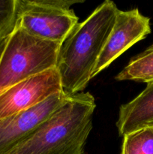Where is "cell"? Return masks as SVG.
<instances>
[{
  "label": "cell",
  "instance_id": "obj_1",
  "mask_svg": "<svg viewBox=\"0 0 153 154\" xmlns=\"http://www.w3.org/2000/svg\"><path fill=\"white\" fill-rule=\"evenodd\" d=\"M118 8L106 0L76 26L60 47L56 69L62 92H83L94 70L116 20Z\"/></svg>",
  "mask_w": 153,
  "mask_h": 154
},
{
  "label": "cell",
  "instance_id": "obj_2",
  "mask_svg": "<svg viewBox=\"0 0 153 154\" xmlns=\"http://www.w3.org/2000/svg\"><path fill=\"white\" fill-rule=\"evenodd\" d=\"M96 104L88 92L66 102L25 140L6 154H86Z\"/></svg>",
  "mask_w": 153,
  "mask_h": 154
},
{
  "label": "cell",
  "instance_id": "obj_3",
  "mask_svg": "<svg viewBox=\"0 0 153 154\" xmlns=\"http://www.w3.org/2000/svg\"><path fill=\"white\" fill-rule=\"evenodd\" d=\"M60 47L16 26L0 57V93L26 78L56 68Z\"/></svg>",
  "mask_w": 153,
  "mask_h": 154
},
{
  "label": "cell",
  "instance_id": "obj_4",
  "mask_svg": "<svg viewBox=\"0 0 153 154\" xmlns=\"http://www.w3.org/2000/svg\"><path fill=\"white\" fill-rule=\"evenodd\" d=\"M78 20L71 8L55 7L46 0H18L16 26L39 38L62 45Z\"/></svg>",
  "mask_w": 153,
  "mask_h": 154
},
{
  "label": "cell",
  "instance_id": "obj_5",
  "mask_svg": "<svg viewBox=\"0 0 153 154\" xmlns=\"http://www.w3.org/2000/svg\"><path fill=\"white\" fill-rule=\"evenodd\" d=\"M61 92L56 68L26 78L0 93V119L36 106Z\"/></svg>",
  "mask_w": 153,
  "mask_h": 154
},
{
  "label": "cell",
  "instance_id": "obj_6",
  "mask_svg": "<svg viewBox=\"0 0 153 154\" xmlns=\"http://www.w3.org/2000/svg\"><path fill=\"white\" fill-rule=\"evenodd\" d=\"M150 33V19L142 15L139 9L118 10L112 31L99 57L92 78Z\"/></svg>",
  "mask_w": 153,
  "mask_h": 154
},
{
  "label": "cell",
  "instance_id": "obj_7",
  "mask_svg": "<svg viewBox=\"0 0 153 154\" xmlns=\"http://www.w3.org/2000/svg\"><path fill=\"white\" fill-rule=\"evenodd\" d=\"M70 95L63 92L31 108L0 119V154H6L29 136L60 108Z\"/></svg>",
  "mask_w": 153,
  "mask_h": 154
},
{
  "label": "cell",
  "instance_id": "obj_8",
  "mask_svg": "<svg viewBox=\"0 0 153 154\" xmlns=\"http://www.w3.org/2000/svg\"><path fill=\"white\" fill-rule=\"evenodd\" d=\"M116 125L120 136L153 126V82L148 83L133 100L120 106Z\"/></svg>",
  "mask_w": 153,
  "mask_h": 154
},
{
  "label": "cell",
  "instance_id": "obj_9",
  "mask_svg": "<svg viewBox=\"0 0 153 154\" xmlns=\"http://www.w3.org/2000/svg\"><path fill=\"white\" fill-rule=\"evenodd\" d=\"M118 81L153 82V44L130 60L127 66L116 75Z\"/></svg>",
  "mask_w": 153,
  "mask_h": 154
},
{
  "label": "cell",
  "instance_id": "obj_10",
  "mask_svg": "<svg viewBox=\"0 0 153 154\" xmlns=\"http://www.w3.org/2000/svg\"><path fill=\"white\" fill-rule=\"evenodd\" d=\"M121 154H153V126L124 135Z\"/></svg>",
  "mask_w": 153,
  "mask_h": 154
},
{
  "label": "cell",
  "instance_id": "obj_11",
  "mask_svg": "<svg viewBox=\"0 0 153 154\" xmlns=\"http://www.w3.org/2000/svg\"><path fill=\"white\" fill-rule=\"evenodd\" d=\"M18 20V0H0V39L14 31Z\"/></svg>",
  "mask_w": 153,
  "mask_h": 154
},
{
  "label": "cell",
  "instance_id": "obj_12",
  "mask_svg": "<svg viewBox=\"0 0 153 154\" xmlns=\"http://www.w3.org/2000/svg\"><path fill=\"white\" fill-rule=\"evenodd\" d=\"M7 38H3V39H0V57H1L2 54V51L4 50V46H5L6 42H7Z\"/></svg>",
  "mask_w": 153,
  "mask_h": 154
}]
</instances>
